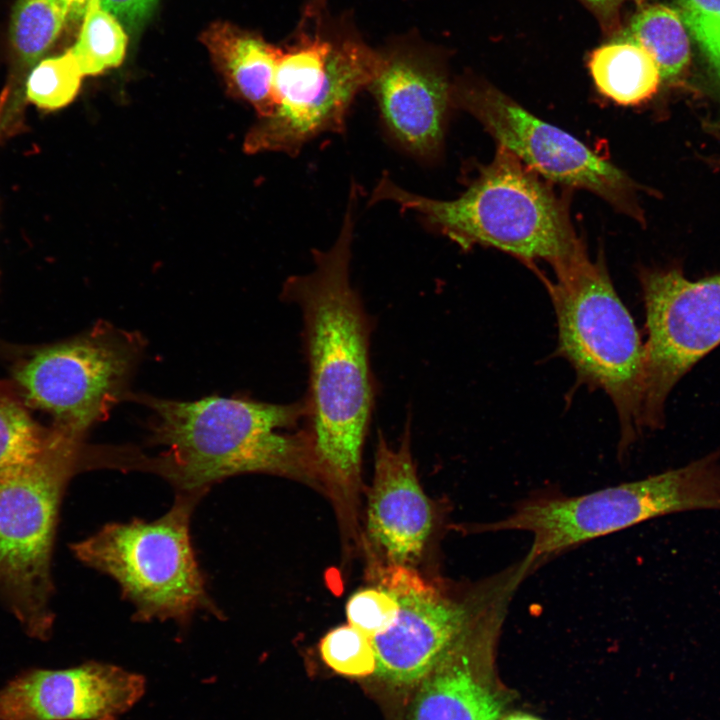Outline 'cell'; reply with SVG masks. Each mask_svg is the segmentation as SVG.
Listing matches in <instances>:
<instances>
[{
  "mask_svg": "<svg viewBox=\"0 0 720 720\" xmlns=\"http://www.w3.org/2000/svg\"><path fill=\"white\" fill-rule=\"evenodd\" d=\"M555 277L548 290L559 352L579 381L603 390L613 402L624 450L644 429L645 344L600 258L593 262L585 255Z\"/></svg>",
  "mask_w": 720,
  "mask_h": 720,
  "instance_id": "8",
  "label": "cell"
},
{
  "mask_svg": "<svg viewBox=\"0 0 720 720\" xmlns=\"http://www.w3.org/2000/svg\"><path fill=\"white\" fill-rule=\"evenodd\" d=\"M646 315L645 428L665 424L677 383L720 345V274L691 280L680 268L639 273Z\"/></svg>",
  "mask_w": 720,
  "mask_h": 720,
  "instance_id": "11",
  "label": "cell"
},
{
  "mask_svg": "<svg viewBox=\"0 0 720 720\" xmlns=\"http://www.w3.org/2000/svg\"><path fill=\"white\" fill-rule=\"evenodd\" d=\"M674 7L720 90V0H675Z\"/></svg>",
  "mask_w": 720,
  "mask_h": 720,
  "instance_id": "25",
  "label": "cell"
},
{
  "mask_svg": "<svg viewBox=\"0 0 720 720\" xmlns=\"http://www.w3.org/2000/svg\"><path fill=\"white\" fill-rule=\"evenodd\" d=\"M399 610L397 597L380 585L355 592L346 603L348 623L370 639L387 631Z\"/></svg>",
  "mask_w": 720,
  "mask_h": 720,
  "instance_id": "26",
  "label": "cell"
},
{
  "mask_svg": "<svg viewBox=\"0 0 720 720\" xmlns=\"http://www.w3.org/2000/svg\"><path fill=\"white\" fill-rule=\"evenodd\" d=\"M698 510L720 511V447L683 466L583 495L529 497L507 517L475 530L530 533L532 545L523 561L532 573L550 558L595 538Z\"/></svg>",
  "mask_w": 720,
  "mask_h": 720,
  "instance_id": "4",
  "label": "cell"
},
{
  "mask_svg": "<svg viewBox=\"0 0 720 720\" xmlns=\"http://www.w3.org/2000/svg\"><path fill=\"white\" fill-rule=\"evenodd\" d=\"M145 689L141 674L108 663L30 669L0 689V720H118Z\"/></svg>",
  "mask_w": 720,
  "mask_h": 720,
  "instance_id": "14",
  "label": "cell"
},
{
  "mask_svg": "<svg viewBox=\"0 0 720 720\" xmlns=\"http://www.w3.org/2000/svg\"><path fill=\"white\" fill-rule=\"evenodd\" d=\"M0 347L25 404L49 414L53 427L85 439L127 400L145 342L137 332L99 321L59 342Z\"/></svg>",
  "mask_w": 720,
  "mask_h": 720,
  "instance_id": "9",
  "label": "cell"
},
{
  "mask_svg": "<svg viewBox=\"0 0 720 720\" xmlns=\"http://www.w3.org/2000/svg\"><path fill=\"white\" fill-rule=\"evenodd\" d=\"M322 660L334 672L347 677H366L376 671L371 639L352 625H341L320 640Z\"/></svg>",
  "mask_w": 720,
  "mask_h": 720,
  "instance_id": "24",
  "label": "cell"
},
{
  "mask_svg": "<svg viewBox=\"0 0 720 720\" xmlns=\"http://www.w3.org/2000/svg\"><path fill=\"white\" fill-rule=\"evenodd\" d=\"M7 97H8V91L4 87L3 90L0 92V122H1L2 114L4 111L5 105H6Z\"/></svg>",
  "mask_w": 720,
  "mask_h": 720,
  "instance_id": "31",
  "label": "cell"
},
{
  "mask_svg": "<svg viewBox=\"0 0 720 720\" xmlns=\"http://www.w3.org/2000/svg\"><path fill=\"white\" fill-rule=\"evenodd\" d=\"M509 602L490 601L449 656L421 683L409 720H499L503 702L475 663L494 645Z\"/></svg>",
  "mask_w": 720,
  "mask_h": 720,
  "instance_id": "16",
  "label": "cell"
},
{
  "mask_svg": "<svg viewBox=\"0 0 720 720\" xmlns=\"http://www.w3.org/2000/svg\"><path fill=\"white\" fill-rule=\"evenodd\" d=\"M595 17L602 32L608 37L617 34L623 27L622 8L628 3L641 5L645 0H579Z\"/></svg>",
  "mask_w": 720,
  "mask_h": 720,
  "instance_id": "27",
  "label": "cell"
},
{
  "mask_svg": "<svg viewBox=\"0 0 720 720\" xmlns=\"http://www.w3.org/2000/svg\"><path fill=\"white\" fill-rule=\"evenodd\" d=\"M502 720H541L538 717H535L530 714L526 713H512L507 716H505Z\"/></svg>",
  "mask_w": 720,
  "mask_h": 720,
  "instance_id": "30",
  "label": "cell"
},
{
  "mask_svg": "<svg viewBox=\"0 0 720 720\" xmlns=\"http://www.w3.org/2000/svg\"><path fill=\"white\" fill-rule=\"evenodd\" d=\"M149 410L147 442L155 455L133 448L130 471L152 472L175 491L207 493L216 483L246 473L319 482L304 400L274 404L248 397L208 396L193 401L128 395Z\"/></svg>",
  "mask_w": 720,
  "mask_h": 720,
  "instance_id": "2",
  "label": "cell"
},
{
  "mask_svg": "<svg viewBox=\"0 0 720 720\" xmlns=\"http://www.w3.org/2000/svg\"><path fill=\"white\" fill-rule=\"evenodd\" d=\"M389 200L420 215L463 248L480 244L527 261L542 260L555 272L586 254L564 203L538 175L499 146L467 190L453 200L409 192L384 175L371 202Z\"/></svg>",
  "mask_w": 720,
  "mask_h": 720,
  "instance_id": "3",
  "label": "cell"
},
{
  "mask_svg": "<svg viewBox=\"0 0 720 720\" xmlns=\"http://www.w3.org/2000/svg\"><path fill=\"white\" fill-rule=\"evenodd\" d=\"M226 81L257 111L261 120L273 111L272 83L281 47L256 33L218 22L201 36Z\"/></svg>",
  "mask_w": 720,
  "mask_h": 720,
  "instance_id": "18",
  "label": "cell"
},
{
  "mask_svg": "<svg viewBox=\"0 0 720 720\" xmlns=\"http://www.w3.org/2000/svg\"><path fill=\"white\" fill-rule=\"evenodd\" d=\"M30 461L0 475V593L31 637L53 625L51 561L59 507L70 479L92 468V446L55 427Z\"/></svg>",
  "mask_w": 720,
  "mask_h": 720,
  "instance_id": "6",
  "label": "cell"
},
{
  "mask_svg": "<svg viewBox=\"0 0 720 720\" xmlns=\"http://www.w3.org/2000/svg\"><path fill=\"white\" fill-rule=\"evenodd\" d=\"M83 76L72 48L42 59L26 79L25 100L42 110L63 108L78 94Z\"/></svg>",
  "mask_w": 720,
  "mask_h": 720,
  "instance_id": "23",
  "label": "cell"
},
{
  "mask_svg": "<svg viewBox=\"0 0 720 720\" xmlns=\"http://www.w3.org/2000/svg\"><path fill=\"white\" fill-rule=\"evenodd\" d=\"M409 424L397 448L379 433L367 500V534L385 564L411 567L423 554L435 517L412 459Z\"/></svg>",
  "mask_w": 720,
  "mask_h": 720,
  "instance_id": "15",
  "label": "cell"
},
{
  "mask_svg": "<svg viewBox=\"0 0 720 720\" xmlns=\"http://www.w3.org/2000/svg\"><path fill=\"white\" fill-rule=\"evenodd\" d=\"M309 25L312 30L297 28L293 42L281 47L273 111L253 130L252 150L297 155L322 133H342L352 102L379 71V49L366 42L350 16L333 19L325 12Z\"/></svg>",
  "mask_w": 720,
  "mask_h": 720,
  "instance_id": "5",
  "label": "cell"
},
{
  "mask_svg": "<svg viewBox=\"0 0 720 720\" xmlns=\"http://www.w3.org/2000/svg\"><path fill=\"white\" fill-rule=\"evenodd\" d=\"M510 568L463 597L426 582L412 567L379 568V584L400 604L395 623L371 639L375 674L400 686L420 684L449 656L485 604L507 579Z\"/></svg>",
  "mask_w": 720,
  "mask_h": 720,
  "instance_id": "12",
  "label": "cell"
},
{
  "mask_svg": "<svg viewBox=\"0 0 720 720\" xmlns=\"http://www.w3.org/2000/svg\"><path fill=\"white\" fill-rule=\"evenodd\" d=\"M205 493L177 491L155 520L111 522L72 544L75 557L110 576L138 622L190 623L197 613L221 618L210 597L190 534L193 511Z\"/></svg>",
  "mask_w": 720,
  "mask_h": 720,
  "instance_id": "7",
  "label": "cell"
},
{
  "mask_svg": "<svg viewBox=\"0 0 720 720\" xmlns=\"http://www.w3.org/2000/svg\"><path fill=\"white\" fill-rule=\"evenodd\" d=\"M615 35L644 47L655 59L662 82L674 84L687 74L692 58L691 36L674 6L645 1Z\"/></svg>",
  "mask_w": 720,
  "mask_h": 720,
  "instance_id": "20",
  "label": "cell"
},
{
  "mask_svg": "<svg viewBox=\"0 0 720 720\" xmlns=\"http://www.w3.org/2000/svg\"><path fill=\"white\" fill-rule=\"evenodd\" d=\"M102 6L131 30L140 27L157 0H100Z\"/></svg>",
  "mask_w": 720,
  "mask_h": 720,
  "instance_id": "28",
  "label": "cell"
},
{
  "mask_svg": "<svg viewBox=\"0 0 720 720\" xmlns=\"http://www.w3.org/2000/svg\"><path fill=\"white\" fill-rule=\"evenodd\" d=\"M51 433V425L33 417L11 380L0 379V475L33 459Z\"/></svg>",
  "mask_w": 720,
  "mask_h": 720,
  "instance_id": "21",
  "label": "cell"
},
{
  "mask_svg": "<svg viewBox=\"0 0 720 720\" xmlns=\"http://www.w3.org/2000/svg\"><path fill=\"white\" fill-rule=\"evenodd\" d=\"M355 200L350 193L333 246L314 251L313 271L290 277L282 294L299 306L303 318L309 366L305 426L318 478L347 515L361 487L363 444L374 402L371 321L349 280Z\"/></svg>",
  "mask_w": 720,
  "mask_h": 720,
  "instance_id": "1",
  "label": "cell"
},
{
  "mask_svg": "<svg viewBox=\"0 0 720 720\" xmlns=\"http://www.w3.org/2000/svg\"><path fill=\"white\" fill-rule=\"evenodd\" d=\"M451 102L473 115L499 146L537 175L591 191L622 212L642 219L636 186L623 171L571 134L534 116L493 85L462 77L452 83Z\"/></svg>",
  "mask_w": 720,
  "mask_h": 720,
  "instance_id": "10",
  "label": "cell"
},
{
  "mask_svg": "<svg viewBox=\"0 0 720 720\" xmlns=\"http://www.w3.org/2000/svg\"><path fill=\"white\" fill-rule=\"evenodd\" d=\"M66 5L69 18L83 16L89 0H62Z\"/></svg>",
  "mask_w": 720,
  "mask_h": 720,
  "instance_id": "29",
  "label": "cell"
},
{
  "mask_svg": "<svg viewBox=\"0 0 720 720\" xmlns=\"http://www.w3.org/2000/svg\"><path fill=\"white\" fill-rule=\"evenodd\" d=\"M378 49L381 65L367 90L386 131L412 156L433 160L452 106L448 53L416 31L393 36Z\"/></svg>",
  "mask_w": 720,
  "mask_h": 720,
  "instance_id": "13",
  "label": "cell"
},
{
  "mask_svg": "<svg viewBox=\"0 0 720 720\" xmlns=\"http://www.w3.org/2000/svg\"><path fill=\"white\" fill-rule=\"evenodd\" d=\"M128 38L119 20L100 0H89L72 47L83 75H97L121 64Z\"/></svg>",
  "mask_w": 720,
  "mask_h": 720,
  "instance_id": "22",
  "label": "cell"
},
{
  "mask_svg": "<svg viewBox=\"0 0 720 720\" xmlns=\"http://www.w3.org/2000/svg\"><path fill=\"white\" fill-rule=\"evenodd\" d=\"M587 67L597 91L622 106L647 102L662 83L653 56L640 44L619 35L593 49Z\"/></svg>",
  "mask_w": 720,
  "mask_h": 720,
  "instance_id": "19",
  "label": "cell"
},
{
  "mask_svg": "<svg viewBox=\"0 0 720 720\" xmlns=\"http://www.w3.org/2000/svg\"><path fill=\"white\" fill-rule=\"evenodd\" d=\"M69 13L62 0H17L9 23L10 69L8 98L0 135L8 136L22 124L25 83L31 70L53 46Z\"/></svg>",
  "mask_w": 720,
  "mask_h": 720,
  "instance_id": "17",
  "label": "cell"
}]
</instances>
